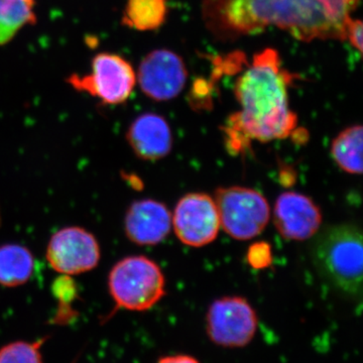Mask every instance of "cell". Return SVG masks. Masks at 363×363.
I'll list each match as a JSON object with an SVG mask.
<instances>
[{"label": "cell", "instance_id": "obj_1", "mask_svg": "<svg viewBox=\"0 0 363 363\" xmlns=\"http://www.w3.org/2000/svg\"><path fill=\"white\" fill-rule=\"evenodd\" d=\"M359 0H203V21L219 40L276 26L296 40H345Z\"/></svg>", "mask_w": 363, "mask_h": 363}, {"label": "cell", "instance_id": "obj_2", "mask_svg": "<svg viewBox=\"0 0 363 363\" xmlns=\"http://www.w3.org/2000/svg\"><path fill=\"white\" fill-rule=\"evenodd\" d=\"M292 74L284 69L278 52L266 49L236 80L234 94L240 105L227 121V147L245 152L252 140L269 143L290 138L297 130L298 116L289 104Z\"/></svg>", "mask_w": 363, "mask_h": 363}, {"label": "cell", "instance_id": "obj_3", "mask_svg": "<svg viewBox=\"0 0 363 363\" xmlns=\"http://www.w3.org/2000/svg\"><path fill=\"white\" fill-rule=\"evenodd\" d=\"M317 271L339 292L357 298L362 289V234L359 227L342 223L325 229L312 247Z\"/></svg>", "mask_w": 363, "mask_h": 363}, {"label": "cell", "instance_id": "obj_4", "mask_svg": "<svg viewBox=\"0 0 363 363\" xmlns=\"http://www.w3.org/2000/svg\"><path fill=\"white\" fill-rule=\"evenodd\" d=\"M108 289L116 307L143 312L162 300L166 294V281L154 260L133 255L119 260L112 267Z\"/></svg>", "mask_w": 363, "mask_h": 363}, {"label": "cell", "instance_id": "obj_5", "mask_svg": "<svg viewBox=\"0 0 363 363\" xmlns=\"http://www.w3.org/2000/svg\"><path fill=\"white\" fill-rule=\"evenodd\" d=\"M67 83L79 92L97 98L102 104L119 105L133 94L136 73L121 55L99 52L91 62L89 73L82 76L72 74Z\"/></svg>", "mask_w": 363, "mask_h": 363}, {"label": "cell", "instance_id": "obj_6", "mask_svg": "<svg viewBox=\"0 0 363 363\" xmlns=\"http://www.w3.org/2000/svg\"><path fill=\"white\" fill-rule=\"evenodd\" d=\"M214 201L220 227L234 240H252L269 223V202L253 189L238 186L218 188L215 191Z\"/></svg>", "mask_w": 363, "mask_h": 363}, {"label": "cell", "instance_id": "obj_7", "mask_svg": "<svg viewBox=\"0 0 363 363\" xmlns=\"http://www.w3.org/2000/svg\"><path fill=\"white\" fill-rule=\"evenodd\" d=\"M257 323V313L242 297L218 298L208 309V336L221 347H245L255 337Z\"/></svg>", "mask_w": 363, "mask_h": 363}, {"label": "cell", "instance_id": "obj_8", "mask_svg": "<svg viewBox=\"0 0 363 363\" xmlns=\"http://www.w3.org/2000/svg\"><path fill=\"white\" fill-rule=\"evenodd\" d=\"M172 226L184 245L201 247L213 242L220 229L214 198L205 193H190L177 203Z\"/></svg>", "mask_w": 363, "mask_h": 363}, {"label": "cell", "instance_id": "obj_9", "mask_svg": "<svg viewBox=\"0 0 363 363\" xmlns=\"http://www.w3.org/2000/svg\"><path fill=\"white\" fill-rule=\"evenodd\" d=\"M187 79L184 60L167 49L149 52L136 73V82L143 94L156 101H168L180 95Z\"/></svg>", "mask_w": 363, "mask_h": 363}, {"label": "cell", "instance_id": "obj_10", "mask_svg": "<svg viewBox=\"0 0 363 363\" xmlns=\"http://www.w3.org/2000/svg\"><path fill=\"white\" fill-rule=\"evenodd\" d=\"M101 252L95 236L81 227H66L52 236L47 259L55 271L63 274H80L97 267Z\"/></svg>", "mask_w": 363, "mask_h": 363}, {"label": "cell", "instance_id": "obj_11", "mask_svg": "<svg viewBox=\"0 0 363 363\" xmlns=\"http://www.w3.org/2000/svg\"><path fill=\"white\" fill-rule=\"evenodd\" d=\"M277 230L288 240H309L319 230L322 213L316 203L297 192L279 195L274 209Z\"/></svg>", "mask_w": 363, "mask_h": 363}, {"label": "cell", "instance_id": "obj_12", "mask_svg": "<svg viewBox=\"0 0 363 363\" xmlns=\"http://www.w3.org/2000/svg\"><path fill=\"white\" fill-rule=\"evenodd\" d=\"M172 214L166 205L152 199L133 202L124 219L128 240L138 245H155L169 235Z\"/></svg>", "mask_w": 363, "mask_h": 363}, {"label": "cell", "instance_id": "obj_13", "mask_svg": "<svg viewBox=\"0 0 363 363\" xmlns=\"http://www.w3.org/2000/svg\"><path fill=\"white\" fill-rule=\"evenodd\" d=\"M126 138L136 156L143 161H159L168 156L173 147V135L168 121L154 112L136 117Z\"/></svg>", "mask_w": 363, "mask_h": 363}, {"label": "cell", "instance_id": "obj_14", "mask_svg": "<svg viewBox=\"0 0 363 363\" xmlns=\"http://www.w3.org/2000/svg\"><path fill=\"white\" fill-rule=\"evenodd\" d=\"M168 11V0H128L121 23L138 32H152L164 25Z\"/></svg>", "mask_w": 363, "mask_h": 363}, {"label": "cell", "instance_id": "obj_15", "mask_svg": "<svg viewBox=\"0 0 363 363\" xmlns=\"http://www.w3.org/2000/svg\"><path fill=\"white\" fill-rule=\"evenodd\" d=\"M35 259L32 252L18 245L0 247V285L18 286L30 281Z\"/></svg>", "mask_w": 363, "mask_h": 363}, {"label": "cell", "instance_id": "obj_16", "mask_svg": "<svg viewBox=\"0 0 363 363\" xmlns=\"http://www.w3.org/2000/svg\"><path fill=\"white\" fill-rule=\"evenodd\" d=\"M362 126L341 131L332 142L331 156L339 168L351 175L362 173Z\"/></svg>", "mask_w": 363, "mask_h": 363}, {"label": "cell", "instance_id": "obj_17", "mask_svg": "<svg viewBox=\"0 0 363 363\" xmlns=\"http://www.w3.org/2000/svg\"><path fill=\"white\" fill-rule=\"evenodd\" d=\"M35 21L32 0H0V45L9 44Z\"/></svg>", "mask_w": 363, "mask_h": 363}, {"label": "cell", "instance_id": "obj_18", "mask_svg": "<svg viewBox=\"0 0 363 363\" xmlns=\"http://www.w3.org/2000/svg\"><path fill=\"white\" fill-rule=\"evenodd\" d=\"M44 340L35 342L16 341L0 348V363H44L42 346Z\"/></svg>", "mask_w": 363, "mask_h": 363}, {"label": "cell", "instance_id": "obj_19", "mask_svg": "<svg viewBox=\"0 0 363 363\" xmlns=\"http://www.w3.org/2000/svg\"><path fill=\"white\" fill-rule=\"evenodd\" d=\"M247 259L248 264L253 269H267L272 262L271 245L264 241L253 243L252 247L248 248Z\"/></svg>", "mask_w": 363, "mask_h": 363}, {"label": "cell", "instance_id": "obj_20", "mask_svg": "<svg viewBox=\"0 0 363 363\" xmlns=\"http://www.w3.org/2000/svg\"><path fill=\"white\" fill-rule=\"evenodd\" d=\"M362 21L351 18L346 26L345 40H348L359 52H362Z\"/></svg>", "mask_w": 363, "mask_h": 363}, {"label": "cell", "instance_id": "obj_21", "mask_svg": "<svg viewBox=\"0 0 363 363\" xmlns=\"http://www.w3.org/2000/svg\"><path fill=\"white\" fill-rule=\"evenodd\" d=\"M157 363H200L196 358L189 355L179 354L162 357Z\"/></svg>", "mask_w": 363, "mask_h": 363}, {"label": "cell", "instance_id": "obj_22", "mask_svg": "<svg viewBox=\"0 0 363 363\" xmlns=\"http://www.w3.org/2000/svg\"><path fill=\"white\" fill-rule=\"evenodd\" d=\"M32 1H33V0H32Z\"/></svg>", "mask_w": 363, "mask_h": 363}]
</instances>
